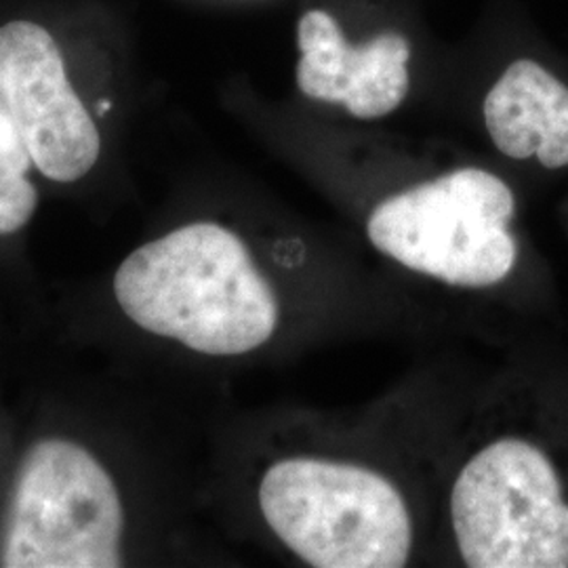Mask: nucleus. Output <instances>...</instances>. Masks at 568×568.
Listing matches in <instances>:
<instances>
[{"label":"nucleus","mask_w":568,"mask_h":568,"mask_svg":"<svg viewBox=\"0 0 568 568\" xmlns=\"http://www.w3.org/2000/svg\"><path fill=\"white\" fill-rule=\"evenodd\" d=\"M297 44V84L307 98L339 103L363 121L387 116L405 100L410 47L400 34L349 44L337 21L314 9L300 20Z\"/></svg>","instance_id":"obj_7"},{"label":"nucleus","mask_w":568,"mask_h":568,"mask_svg":"<svg viewBox=\"0 0 568 568\" xmlns=\"http://www.w3.org/2000/svg\"><path fill=\"white\" fill-rule=\"evenodd\" d=\"M0 98L44 178L77 182L98 163V126L68 81L58 42L39 23L0 28Z\"/></svg>","instance_id":"obj_6"},{"label":"nucleus","mask_w":568,"mask_h":568,"mask_svg":"<svg viewBox=\"0 0 568 568\" xmlns=\"http://www.w3.org/2000/svg\"><path fill=\"white\" fill-rule=\"evenodd\" d=\"M32 156L0 98V234H13L37 211V187L28 180Z\"/></svg>","instance_id":"obj_9"},{"label":"nucleus","mask_w":568,"mask_h":568,"mask_svg":"<svg viewBox=\"0 0 568 568\" xmlns=\"http://www.w3.org/2000/svg\"><path fill=\"white\" fill-rule=\"evenodd\" d=\"M488 135L509 159L537 156L546 169L568 164V89L537 61L518 60L488 91Z\"/></svg>","instance_id":"obj_8"},{"label":"nucleus","mask_w":568,"mask_h":568,"mask_svg":"<svg viewBox=\"0 0 568 568\" xmlns=\"http://www.w3.org/2000/svg\"><path fill=\"white\" fill-rule=\"evenodd\" d=\"M260 506L267 527L305 565L400 568L413 525L400 490L382 474L323 459H284L265 471Z\"/></svg>","instance_id":"obj_2"},{"label":"nucleus","mask_w":568,"mask_h":568,"mask_svg":"<svg viewBox=\"0 0 568 568\" xmlns=\"http://www.w3.org/2000/svg\"><path fill=\"white\" fill-rule=\"evenodd\" d=\"M114 295L143 331L206 356L253 352L278 325V300L246 244L209 222L133 251L114 276Z\"/></svg>","instance_id":"obj_1"},{"label":"nucleus","mask_w":568,"mask_h":568,"mask_svg":"<svg viewBox=\"0 0 568 568\" xmlns=\"http://www.w3.org/2000/svg\"><path fill=\"white\" fill-rule=\"evenodd\" d=\"M450 516L467 567H568L562 485L548 455L527 440L478 450L453 485Z\"/></svg>","instance_id":"obj_4"},{"label":"nucleus","mask_w":568,"mask_h":568,"mask_svg":"<svg viewBox=\"0 0 568 568\" xmlns=\"http://www.w3.org/2000/svg\"><path fill=\"white\" fill-rule=\"evenodd\" d=\"M122 506L110 474L70 440H41L21 462L2 567H121Z\"/></svg>","instance_id":"obj_5"},{"label":"nucleus","mask_w":568,"mask_h":568,"mask_svg":"<svg viewBox=\"0 0 568 568\" xmlns=\"http://www.w3.org/2000/svg\"><path fill=\"white\" fill-rule=\"evenodd\" d=\"M508 183L483 169L450 171L379 204L368 241L394 262L450 286L487 288L516 265Z\"/></svg>","instance_id":"obj_3"}]
</instances>
